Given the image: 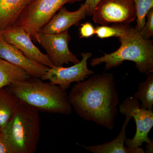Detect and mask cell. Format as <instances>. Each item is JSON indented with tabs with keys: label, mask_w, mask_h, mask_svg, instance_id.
Here are the masks:
<instances>
[{
	"label": "cell",
	"mask_w": 153,
	"mask_h": 153,
	"mask_svg": "<svg viewBox=\"0 0 153 153\" xmlns=\"http://www.w3.org/2000/svg\"><path fill=\"white\" fill-rule=\"evenodd\" d=\"M68 99L78 116L86 121L112 130L118 111V94L111 73L97 74L77 82L71 88Z\"/></svg>",
	"instance_id": "obj_1"
},
{
	"label": "cell",
	"mask_w": 153,
	"mask_h": 153,
	"mask_svg": "<svg viewBox=\"0 0 153 153\" xmlns=\"http://www.w3.org/2000/svg\"><path fill=\"white\" fill-rule=\"evenodd\" d=\"M5 88L20 102L38 112L63 115L72 112L66 90L40 78L30 76Z\"/></svg>",
	"instance_id": "obj_2"
},
{
	"label": "cell",
	"mask_w": 153,
	"mask_h": 153,
	"mask_svg": "<svg viewBox=\"0 0 153 153\" xmlns=\"http://www.w3.org/2000/svg\"><path fill=\"white\" fill-rule=\"evenodd\" d=\"M0 132L10 153L36 152L40 136L39 112L20 102Z\"/></svg>",
	"instance_id": "obj_3"
},
{
	"label": "cell",
	"mask_w": 153,
	"mask_h": 153,
	"mask_svg": "<svg viewBox=\"0 0 153 153\" xmlns=\"http://www.w3.org/2000/svg\"><path fill=\"white\" fill-rule=\"evenodd\" d=\"M120 48L110 54H104L101 57L93 58L91 66L105 63V70L117 67L126 60L135 63L140 73L149 74L153 72V40H146L140 36V32L133 28L126 36L119 38Z\"/></svg>",
	"instance_id": "obj_4"
},
{
	"label": "cell",
	"mask_w": 153,
	"mask_h": 153,
	"mask_svg": "<svg viewBox=\"0 0 153 153\" xmlns=\"http://www.w3.org/2000/svg\"><path fill=\"white\" fill-rule=\"evenodd\" d=\"M82 0H32L18 17L14 25L22 27L36 42L39 30L64 5Z\"/></svg>",
	"instance_id": "obj_5"
},
{
	"label": "cell",
	"mask_w": 153,
	"mask_h": 153,
	"mask_svg": "<svg viewBox=\"0 0 153 153\" xmlns=\"http://www.w3.org/2000/svg\"><path fill=\"white\" fill-rule=\"evenodd\" d=\"M120 112L126 117H133L136 125V131L133 138L126 139L125 144L128 147L136 149L146 143L147 153H153V142L148 136L153 126V109L141 107L139 100L134 97H128L121 103Z\"/></svg>",
	"instance_id": "obj_6"
},
{
	"label": "cell",
	"mask_w": 153,
	"mask_h": 153,
	"mask_svg": "<svg viewBox=\"0 0 153 153\" xmlns=\"http://www.w3.org/2000/svg\"><path fill=\"white\" fill-rule=\"evenodd\" d=\"M92 15L94 22L101 25H128L136 19L133 0H100Z\"/></svg>",
	"instance_id": "obj_7"
},
{
	"label": "cell",
	"mask_w": 153,
	"mask_h": 153,
	"mask_svg": "<svg viewBox=\"0 0 153 153\" xmlns=\"http://www.w3.org/2000/svg\"><path fill=\"white\" fill-rule=\"evenodd\" d=\"M71 39L68 31L58 34L39 32L36 37V42L47 52L53 65L59 66L69 63L75 64L79 61L68 47Z\"/></svg>",
	"instance_id": "obj_8"
},
{
	"label": "cell",
	"mask_w": 153,
	"mask_h": 153,
	"mask_svg": "<svg viewBox=\"0 0 153 153\" xmlns=\"http://www.w3.org/2000/svg\"><path fill=\"white\" fill-rule=\"evenodd\" d=\"M81 61L68 67L54 66L49 68L41 77L42 80H49L54 84L59 85L66 90L73 82L84 81L89 75L93 74L94 71L88 67V60L92 56V53L82 52Z\"/></svg>",
	"instance_id": "obj_9"
},
{
	"label": "cell",
	"mask_w": 153,
	"mask_h": 153,
	"mask_svg": "<svg viewBox=\"0 0 153 153\" xmlns=\"http://www.w3.org/2000/svg\"><path fill=\"white\" fill-rule=\"evenodd\" d=\"M2 36L30 60L49 68L54 66L47 54H44L34 44L27 32L22 27L15 25L0 32Z\"/></svg>",
	"instance_id": "obj_10"
},
{
	"label": "cell",
	"mask_w": 153,
	"mask_h": 153,
	"mask_svg": "<svg viewBox=\"0 0 153 153\" xmlns=\"http://www.w3.org/2000/svg\"><path fill=\"white\" fill-rule=\"evenodd\" d=\"M0 57L23 69L32 77L40 78L49 68L27 58L16 47L6 41L0 33Z\"/></svg>",
	"instance_id": "obj_11"
},
{
	"label": "cell",
	"mask_w": 153,
	"mask_h": 153,
	"mask_svg": "<svg viewBox=\"0 0 153 153\" xmlns=\"http://www.w3.org/2000/svg\"><path fill=\"white\" fill-rule=\"evenodd\" d=\"M88 5L84 3L77 10L68 11L65 7L61 8L39 32L58 34L68 31L73 26H78L81 21L88 16Z\"/></svg>",
	"instance_id": "obj_12"
},
{
	"label": "cell",
	"mask_w": 153,
	"mask_h": 153,
	"mask_svg": "<svg viewBox=\"0 0 153 153\" xmlns=\"http://www.w3.org/2000/svg\"><path fill=\"white\" fill-rule=\"evenodd\" d=\"M121 129L117 137L114 140L102 144L95 146H85L80 145L85 149L93 153H144L142 148L133 149L125 146L126 139V128L131 117H126Z\"/></svg>",
	"instance_id": "obj_13"
},
{
	"label": "cell",
	"mask_w": 153,
	"mask_h": 153,
	"mask_svg": "<svg viewBox=\"0 0 153 153\" xmlns=\"http://www.w3.org/2000/svg\"><path fill=\"white\" fill-rule=\"evenodd\" d=\"M32 0H0V32L14 25Z\"/></svg>",
	"instance_id": "obj_14"
},
{
	"label": "cell",
	"mask_w": 153,
	"mask_h": 153,
	"mask_svg": "<svg viewBox=\"0 0 153 153\" xmlns=\"http://www.w3.org/2000/svg\"><path fill=\"white\" fill-rule=\"evenodd\" d=\"M23 69L0 57V88L30 77Z\"/></svg>",
	"instance_id": "obj_15"
},
{
	"label": "cell",
	"mask_w": 153,
	"mask_h": 153,
	"mask_svg": "<svg viewBox=\"0 0 153 153\" xmlns=\"http://www.w3.org/2000/svg\"><path fill=\"white\" fill-rule=\"evenodd\" d=\"M20 101L5 87L0 88V131L10 119Z\"/></svg>",
	"instance_id": "obj_16"
},
{
	"label": "cell",
	"mask_w": 153,
	"mask_h": 153,
	"mask_svg": "<svg viewBox=\"0 0 153 153\" xmlns=\"http://www.w3.org/2000/svg\"><path fill=\"white\" fill-rule=\"evenodd\" d=\"M134 97L141 102V107L146 109H153V74H148L146 79L140 82L137 91Z\"/></svg>",
	"instance_id": "obj_17"
},
{
	"label": "cell",
	"mask_w": 153,
	"mask_h": 153,
	"mask_svg": "<svg viewBox=\"0 0 153 153\" xmlns=\"http://www.w3.org/2000/svg\"><path fill=\"white\" fill-rule=\"evenodd\" d=\"M132 29L127 25L124 24H114L111 26L101 25L95 28V35L101 39L113 37L119 38L127 35Z\"/></svg>",
	"instance_id": "obj_18"
},
{
	"label": "cell",
	"mask_w": 153,
	"mask_h": 153,
	"mask_svg": "<svg viewBox=\"0 0 153 153\" xmlns=\"http://www.w3.org/2000/svg\"><path fill=\"white\" fill-rule=\"evenodd\" d=\"M136 13L137 25L135 29L140 32L146 22V16L153 8V0H133Z\"/></svg>",
	"instance_id": "obj_19"
},
{
	"label": "cell",
	"mask_w": 153,
	"mask_h": 153,
	"mask_svg": "<svg viewBox=\"0 0 153 153\" xmlns=\"http://www.w3.org/2000/svg\"><path fill=\"white\" fill-rule=\"evenodd\" d=\"M146 18L147 19V21H146L140 34L143 39L150 40L153 36V8L148 12Z\"/></svg>",
	"instance_id": "obj_20"
},
{
	"label": "cell",
	"mask_w": 153,
	"mask_h": 153,
	"mask_svg": "<svg viewBox=\"0 0 153 153\" xmlns=\"http://www.w3.org/2000/svg\"><path fill=\"white\" fill-rule=\"evenodd\" d=\"M95 35V28L89 22L82 24L79 29V38H89Z\"/></svg>",
	"instance_id": "obj_21"
},
{
	"label": "cell",
	"mask_w": 153,
	"mask_h": 153,
	"mask_svg": "<svg viewBox=\"0 0 153 153\" xmlns=\"http://www.w3.org/2000/svg\"><path fill=\"white\" fill-rule=\"evenodd\" d=\"M100 0H85V3L88 5V16H92L96 7Z\"/></svg>",
	"instance_id": "obj_22"
},
{
	"label": "cell",
	"mask_w": 153,
	"mask_h": 153,
	"mask_svg": "<svg viewBox=\"0 0 153 153\" xmlns=\"http://www.w3.org/2000/svg\"><path fill=\"white\" fill-rule=\"evenodd\" d=\"M0 153H10L2 137L0 140Z\"/></svg>",
	"instance_id": "obj_23"
},
{
	"label": "cell",
	"mask_w": 153,
	"mask_h": 153,
	"mask_svg": "<svg viewBox=\"0 0 153 153\" xmlns=\"http://www.w3.org/2000/svg\"><path fill=\"white\" fill-rule=\"evenodd\" d=\"M2 134L1 133V132H0V140L2 138Z\"/></svg>",
	"instance_id": "obj_24"
}]
</instances>
